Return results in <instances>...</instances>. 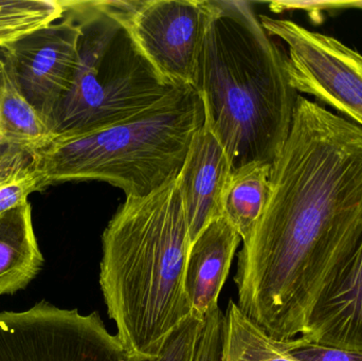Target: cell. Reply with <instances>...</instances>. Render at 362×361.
<instances>
[{"instance_id": "44dd1931", "label": "cell", "mask_w": 362, "mask_h": 361, "mask_svg": "<svg viewBox=\"0 0 362 361\" xmlns=\"http://www.w3.org/2000/svg\"><path fill=\"white\" fill-rule=\"evenodd\" d=\"M225 315L214 309L204 318L202 336L193 361H221L223 356Z\"/></svg>"}, {"instance_id": "9a60e30c", "label": "cell", "mask_w": 362, "mask_h": 361, "mask_svg": "<svg viewBox=\"0 0 362 361\" xmlns=\"http://www.w3.org/2000/svg\"><path fill=\"white\" fill-rule=\"evenodd\" d=\"M270 171L272 165L252 163L232 172L223 197V216L242 242L250 237L267 205Z\"/></svg>"}, {"instance_id": "5b68a950", "label": "cell", "mask_w": 362, "mask_h": 361, "mask_svg": "<svg viewBox=\"0 0 362 361\" xmlns=\"http://www.w3.org/2000/svg\"><path fill=\"white\" fill-rule=\"evenodd\" d=\"M80 25L71 90L50 123L54 137L90 133L154 107L182 86L163 80L104 1H70Z\"/></svg>"}, {"instance_id": "d4e9b609", "label": "cell", "mask_w": 362, "mask_h": 361, "mask_svg": "<svg viewBox=\"0 0 362 361\" xmlns=\"http://www.w3.org/2000/svg\"><path fill=\"white\" fill-rule=\"evenodd\" d=\"M221 361H233L231 360H229V358L225 357V356H221Z\"/></svg>"}, {"instance_id": "9c48e42d", "label": "cell", "mask_w": 362, "mask_h": 361, "mask_svg": "<svg viewBox=\"0 0 362 361\" xmlns=\"http://www.w3.org/2000/svg\"><path fill=\"white\" fill-rule=\"evenodd\" d=\"M80 25L64 19L2 48L13 78L50 129L53 114L71 90L78 66Z\"/></svg>"}, {"instance_id": "ac0fdd59", "label": "cell", "mask_w": 362, "mask_h": 361, "mask_svg": "<svg viewBox=\"0 0 362 361\" xmlns=\"http://www.w3.org/2000/svg\"><path fill=\"white\" fill-rule=\"evenodd\" d=\"M204 319L191 316L163 343L156 355H127V361H193Z\"/></svg>"}, {"instance_id": "5bb4252c", "label": "cell", "mask_w": 362, "mask_h": 361, "mask_svg": "<svg viewBox=\"0 0 362 361\" xmlns=\"http://www.w3.org/2000/svg\"><path fill=\"white\" fill-rule=\"evenodd\" d=\"M54 138L0 59V139L34 154Z\"/></svg>"}, {"instance_id": "52a82bcc", "label": "cell", "mask_w": 362, "mask_h": 361, "mask_svg": "<svg viewBox=\"0 0 362 361\" xmlns=\"http://www.w3.org/2000/svg\"><path fill=\"white\" fill-rule=\"evenodd\" d=\"M105 1L163 80L194 88L206 0Z\"/></svg>"}, {"instance_id": "7c38bea8", "label": "cell", "mask_w": 362, "mask_h": 361, "mask_svg": "<svg viewBox=\"0 0 362 361\" xmlns=\"http://www.w3.org/2000/svg\"><path fill=\"white\" fill-rule=\"evenodd\" d=\"M240 235L223 216L213 220L191 244L185 285L191 315L204 320L216 307L240 245Z\"/></svg>"}, {"instance_id": "ba28073f", "label": "cell", "mask_w": 362, "mask_h": 361, "mask_svg": "<svg viewBox=\"0 0 362 361\" xmlns=\"http://www.w3.org/2000/svg\"><path fill=\"white\" fill-rule=\"evenodd\" d=\"M268 33L287 46V66L298 93L329 104L362 127V55L337 38L289 19L259 15Z\"/></svg>"}, {"instance_id": "277c9868", "label": "cell", "mask_w": 362, "mask_h": 361, "mask_svg": "<svg viewBox=\"0 0 362 361\" xmlns=\"http://www.w3.org/2000/svg\"><path fill=\"white\" fill-rule=\"evenodd\" d=\"M204 104L193 87H182L146 112L90 133L54 137L34 153L40 191L67 182L98 180L148 196L180 175Z\"/></svg>"}, {"instance_id": "7a4b0ae2", "label": "cell", "mask_w": 362, "mask_h": 361, "mask_svg": "<svg viewBox=\"0 0 362 361\" xmlns=\"http://www.w3.org/2000/svg\"><path fill=\"white\" fill-rule=\"evenodd\" d=\"M194 89L204 122L233 170L272 165L293 124L299 93L286 51L262 25L251 2L206 0V23Z\"/></svg>"}, {"instance_id": "ffe728a7", "label": "cell", "mask_w": 362, "mask_h": 361, "mask_svg": "<svg viewBox=\"0 0 362 361\" xmlns=\"http://www.w3.org/2000/svg\"><path fill=\"white\" fill-rule=\"evenodd\" d=\"M40 191V175L34 163L8 182L0 184V216L28 201V196Z\"/></svg>"}, {"instance_id": "30bf717a", "label": "cell", "mask_w": 362, "mask_h": 361, "mask_svg": "<svg viewBox=\"0 0 362 361\" xmlns=\"http://www.w3.org/2000/svg\"><path fill=\"white\" fill-rule=\"evenodd\" d=\"M301 337L362 351V231L325 279Z\"/></svg>"}, {"instance_id": "3957f363", "label": "cell", "mask_w": 362, "mask_h": 361, "mask_svg": "<svg viewBox=\"0 0 362 361\" xmlns=\"http://www.w3.org/2000/svg\"><path fill=\"white\" fill-rule=\"evenodd\" d=\"M189 225L177 178L127 196L102 235L100 286L127 355H156L191 317L185 292Z\"/></svg>"}, {"instance_id": "8fae6325", "label": "cell", "mask_w": 362, "mask_h": 361, "mask_svg": "<svg viewBox=\"0 0 362 361\" xmlns=\"http://www.w3.org/2000/svg\"><path fill=\"white\" fill-rule=\"evenodd\" d=\"M232 172L223 144L204 122L194 135L177 177L191 244L208 225L223 216V197Z\"/></svg>"}, {"instance_id": "d6986e66", "label": "cell", "mask_w": 362, "mask_h": 361, "mask_svg": "<svg viewBox=\"0 0 362 361\" xmlns=\"http://www.w3.org/2000/svg\"><path fill=\"white\" fill-rule=\"evenodd\" d=\"M279 343L297 361H362V351L321 345L301 336L291 341H279Z\"/></svg>"}, {"instance_id": "4fadbf2b", "label": "cell", "mask_w": 362, "mask_h": 361, "mask_svg": "<svg viewBox=\"0 0 362 361\" xmlns=\"http://www.w3.org/2000/svg\"><path fill=\"white\" fill-rule=\"evenodd\" d=\"M44 264L29 201L0 216V296L23 290Z\"/></svg>"}, {"instance_id": "8992f818", "label": "cell", "mask_w": 362, "mask_h": 361, "mask_svg": "<svg viewBox=\"0 0 362 361\" xmlns=\"http://www.w3.org/2000/svg\"><path fill=\"white\" fill-rule=\"evenodd\" d=\"M98 312L82 315L42 301L0 313V361H127Z\"/></svg>"}, {"instance_id": "2e32d148", "label": "cell", "mask_w": 362, "mask_h": 361, "mask_svg": "<svg viewBox=\"0 0 362 361\" xmlns=\"http://www.w3.org/2000/svg\"><path fill=\"white\" fill-rule=\"evenodd\" d=\"M223 355L233 361H297L232 301L225 315Z\"/></svg>"}, {"instance_id": "e0dca14e", "label": "cell", "mask_w": 362, "mask_h": 361, "mask_svg": "<svg viewBox=\"0 0 362 361\" xmlns=\"http://www.w3.org/2000/svg\"><path fill=\"white\" fill-rule=\"evenodd\" d=\"M69 6L67 0H0V48L52 25Z\"/></svg>"}, {"instance_id": "6da1fadb", "label": "cell", "mask_w": 362, "mask_h": 361, "mask_svg": "<svg viewBox=\"0 0 362 361\" xmlns=\"http://www.w3.org/2000/svg\"><path fill=\"white\" fill-rule=\"evenodd\" d=\"M361 231L362 127L299 95L267 205L238 254V309L276 341L301 336Z\"/></svg>"}, {"instance_id": "cb8c5ba5", "label": "cell", "mask_w": 362, "mask_h": 361, "mask_svg": "<svg viewBox=\"0 0 362 361\" xmlns=\"http://www.w3.org/2000/svg\"><path fill=\"white\" fill-rule=\"evenodd\" d=\"M348 8H361L362 10V1H349Z\"/></svg>"}, {"instance_id": "603a6c76", "label": "cell", "mask_w": 362, "mask_h": 361, "mask_svg": "<svg viewBox=\"0 0 362 361\" xmlns=\"http://www.w3.org/2000/svg\"><path fill=\"white\" fill-rule=\"evenodd\" d=\"M348 6V1H274L269 4L270 10L274 13L303 10L310 12L313 16L322 11L346 8Z\"/></svg>"}, {"instance_id": "7402d4cb", "label": "cell", "mask_w": 362, "mask_h": 361, "mask_svg": "<svg viewBox=\"0 0 362 361\" xmlns=\"http://www.w3.org/2000/svg\"><path fill=\"white\" fill-rule=\"evenodd\" d=\"M33 163V154L0 139V184L12 179Z\"/></svg>"}]
</instances>
